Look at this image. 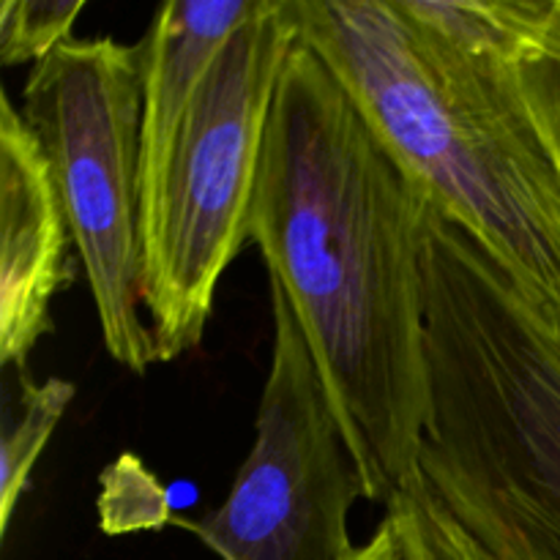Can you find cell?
Returning a JSON list of instances; mask_svg holds the SVG:
<instances>
[{"label":"cell","mask_w":560,"mask_h":560,"mask_svg":"<svg viewBox=\"0 0 560 560\" xmlns=\"http://www.w3.org/2000/svg\"><path fill=\"white\" fill-rule=\"evenodd\" d=\"M430 202V189L299 38L268 115L249 241L304 328L364 501L383 509L421 479Z\"/></svg>","instance_id":"6da1fadb"},{"label":"cell","mask_w":560,"mask_h":560,"mask_svg":"<svg viewBox=\"0 0 560 560\" xmlns=\"http://www.w3.org/2000/svg\"><path fill=\"white\" fill-rule=\"evenodd\" d=\"M290 5L301 42L405 167L560 320V173L520 96L514 55L463 52L399 0Z\"/></svg>","instance_id":"7a4b0ae2"},{"label":"cell","mask_w":560,"mask_h":560,"mask_svg":"<svg viewBox=\"0 0 560 560\" xmlns=\"http://www.w3.org/2000/svg\"><path fill=\"white\" fill-rule=\"evenodd\" d=\"M421 479L495 560H560V320L435 200Z\"/></svg>","instance_id":"3957f363"},{"label":"cell","mask_w":560,"mask_h":560,"mask_svg":"<svg viewBox=\"0 0 560 560\" xmlns=\"http://www.w3.org/2000/svg\"><path fill=\"white\" fill-rule=\"evenodd\" d=\"M295 42L290 0H262L142 180V306L159 364L200 348L219 282L249 244L268 115Z\"/></svg>","instance_id":"277c9868"},{"label":"cell","mask_w":560,"mask_h":560,"mask_svg":"<svg viewBox=\"0 0 560 560\" xmlns=\"http://www.w3.org/2000/svg\"><path fill=\"white\" fill-rule=\"evenodd\" d=\"M22 115L36 135L96 304L102 342L135 375L159 364L142 317V52L69 38L31 66Z\"/></svg>","instance_id":"5b68a950"},{"label":"cell","mask_w":560,"mask_h":560,"mask_svg":"<svg viewBox=\"0 0 560 560\" xmlns=\"http://www.w3.org/2000/svg\"><path fill=\"white\" fill-rule=\"evenodd\" d=\"M268 290L273 345L249 457L222 506L173 523L222 560H355L364 481L288 295L271 279Z\"/></svg>","instance_id":"8992f818"},{"label":"cell","mask_w":560,"mask_h":560,"mask_svg":"<svg viewBox=\"0 0 560 560\" xmlns=\"http://www.w3.org/2000/svg\"><path fill=\"white\" fill-rule=\"evenodd\" d=\"M74 246L47 156L22 109L0 98V364L27 372L52 331V301L74 282Z\"/></svg>","instance_id":"52a82bcc"},{"label":"cell","mask_w":560,"mask_h":560,"mask_svg":"<svg viewBox=\"0 0 560 560\" xmlns=\"http://www.w3.org/2000/svg\"><path fill=\"white\" fill-rule=\"evenodd\" d=\"M262 0H184L164 3L140 42L142 52V180L162 162L175 126L230 38ZM142 195V191H140Z\"/></svg>","instance_id":"ba28073f"},{"label":"cell","mask_w":560,"mask_h":560,"mask_svg":"<svg viewBox=\"0 0 560 560\" xmlns=\"http://www.w3.org/2000/svg\"><path fill=\"white\" fill-rule=\"evenodd\" d=\"M16 381L20 394L14 405H5L0 441V536L9 534L16 506L31 485L33 468L77 394L74 383L63 377L33 383L25 372H16Z\"/></svg>","instance_id":"9c48e42d"},{"label":"cell","mask_w":560,"mask_h":560,"mask_svg":"<svg viewBox=\"0 0 560 560\" xmlns=\"http://www.w3.org/2000/svg\"><path fill=\"white\" fill-rule=\"evenodd\" d=\"M514 80L560 173V0H539L514 55Z\"/></svg>","instance_id":"30bf717a"},{"label":"cell","mask_w":560,"mask_h":560,"mask_svg":"<svg viewBox=\"0 0 560 560\" xmlns=\"http://www.w3.org/2000/svg\"><path fill=\"white\" fill-rule=\"evenodd\" d=\"M410 560H495L424 485L416 481L386 509Z\"/></svg>","instance_id":"8fae6325"},{"label":"cell","mask_w":560,"mask_h":560,"mask_svg":"<svg viewBox=\"0 0 560 560\" xmlns=\"http://www.w3.org/2000/svg\"><path fill=\"white\" fill-rule=\"evenodd\" d=\"M82 11V0H5L0 5V63L36 66L74 38L71 31Z\"/></svg>","instance_id":"7c38bea8"},{"label":"cell","mask_w":560,"mask_h":560,"mask_svg":"<svg viewBox=\"0 0 560 560\" xmlns=\"http://www.w3.org/2000/svg\"><path fill=\"white\" fill-rule=\"evenodd\" d=\"M355 560H410L408 550H405L402 545V536H399L397 525H394V520L388 517V514L383 517L375 536L361 547L359 558Z\"/></svg>","instance_id":"4fadbf2b"}]
</instances>
